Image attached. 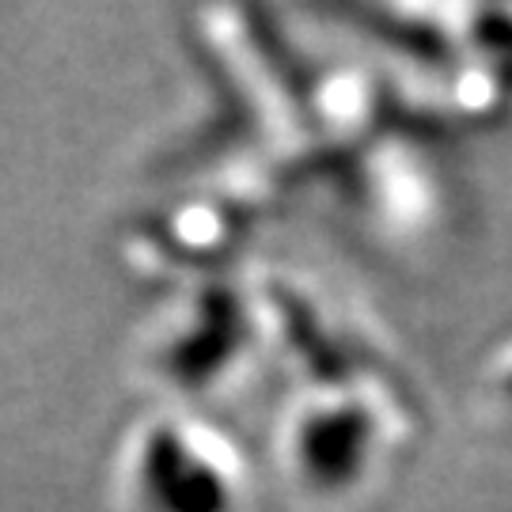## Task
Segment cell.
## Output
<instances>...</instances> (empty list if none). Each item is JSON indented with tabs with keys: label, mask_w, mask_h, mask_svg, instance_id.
<instances>
[{
	"label": "cell",
	"mask_w": 512,
	"mask_h": 512,
	"mask_svg": "<svg viewBox=\"0 0 512 512\" xmlns=\"http://www.w3.org/2000/svg\"><path fill=\"white\" fill-rule=\"evenodd\" d=\"M490 391H494V403L512 414V342L497 357V365L490 368Z\"/></svg>",
	"instance_id": "6da1fadb"
}]
</instances>
